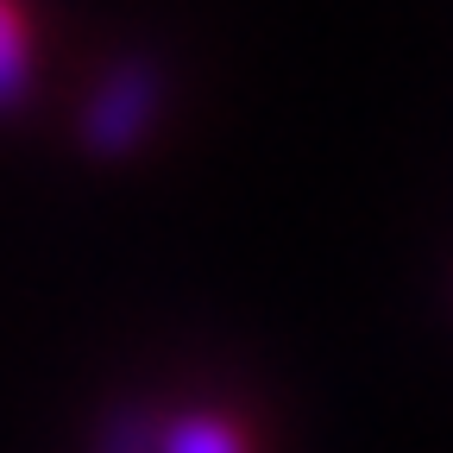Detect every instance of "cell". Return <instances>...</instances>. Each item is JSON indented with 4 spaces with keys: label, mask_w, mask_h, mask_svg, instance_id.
I'll return each instance as SVG.
<instances>
[{
    "label": "cell",
    "mask_w": 453,
    "mask_h": 453,
    "mask_svg": "<svg viewBox=\"0 0 453 453\" xmlns=\"http://www.w3.org/2000/svg\"><path fill=\"white\" fill-rule=\"evenodd\" d=\"M151 120H157V70L151 64H120L95 88V101L82 113V139H88V151L120 157L151 133Z\"/></svg>",
    "instance_id": "1"
},
{
    "label": "cell",
    "mask_w": 453,
    "mask_h": 453,
    "mask_svg": "<svg viewBox=\"0 0 453 453\" xmlns=\"http://www.w3.org/2000/svg\"><path fill=\"white\" fill-rule=\"evenodd\" d=\"M32 88V26L19 0H0V113L19 107Z\"/></svg>",
    "instance_id": "2"
},
{
    "label": "cell",
    "mask_w": 453,
    "mask_h": 453,
    "mask_svg": "<svg viewBox=\"0 0 453 453\" xmlns=\"http://www.w3.org/2000/svg\"><path fill=\"white\" fill-rule=\"evenodd\" d=\"M101 453H151V422H145L139 410L113 416V422H107V434H101Z\"/></svg>",
    "instance_id": "4"
},
{
    "label": "cell",
    "mask_w": 453,
    "mask_h": 453,
    "mask_svg": "<svg viewBox=\"0 0 453 453\" xmlns=\"http://www.w3.org/2000/svg\"><path fill=\"white\" fill-rule=\"evenodd\" d=\"M157 453H246V441H240L234 422H220V416H183L157 441Z\"/></svg>",
    "instance_id": "3"
}]
</instances>
